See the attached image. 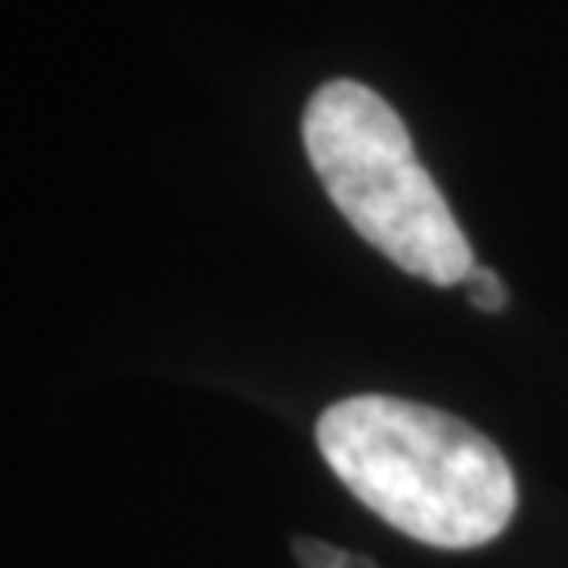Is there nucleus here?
I'll return each mask as SVG.
<instances>
[{"instance_id": "1", "label": "nucleus", "mask_w": 568, "mask_h": 568, "mask_svg": "<svg viewBox=\"0 0 568 568\" xmlns=\"http://www.w3.org/2000/svg\"><path fill=\"white\" fill-rule=\"evenodd\" d=\"M325 464L387 527L429 548H480L514 518L506 455L476 426L400 396H349L325 408Z\"/></svg>"}, {"instance_id": "2", "label": "nucleus", "mask_w": 568, "mask_h": 568, "mask_svg": "<svg viewBox=\"0 0 568 568\" xmlns=\"http://www.w3.org/2000/svg\"><path fill=\"white\" fill-rule=\"evenodd\" d=\"M304 148L333 206L387 262L434 286L467 283L476 257L464 227L375 89L321 84L304 110Z\"/></svg>"}, {"instance_id": "3", "label": "nucleus", "mask_w": 568, "mask_h": 568, "mask_svg": "<svg viewBox=\"0 0 568 568\" xmlns=\"http://www.w3.org/2000/svg\"><path fill=\"white\" fill-rule=\"evenodd\" d=\"M295 556L304 568H375L366 556H354V551H342L333 544H316V539H295Z\"/></svg>"}, {"instance_id": "4", "label": "nucleus", "mask_w": 568, "mask_h": 568, "mask_svg": "<svg viewBox=\"0 0 568 568\" xmlns=\"http://www.w3.org/2000/svg\"><path fill=\"white\" fill-rule=\"evenodd\" d=\"M464 291L471 295V304L480 307V312H501V307H506V283H501L493 270H485V265H476V270L467 274Z\"/></svg>"}]
</instances>
